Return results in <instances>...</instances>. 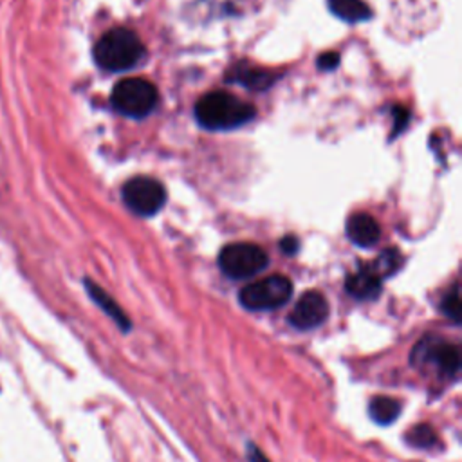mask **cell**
Instances as JSON below:
<instances>
[{
    "mask_svg": "<svg viewBox=\"0 0 462 462\" xmlns=\"http://www.w3.org/2000/svg\"><path fill=\"white\" fill-rule=\"evenodd\" d=\"M254 106L227 92H209L195 105L197 121L208 130H231L254 117Z\"/></svg>",
    "mask_w": 462,
    "mask_h": 462,
    "instance_id": "6da1fadb",
    "label": "cell"
},
{
    "mask_svg": "<svg viewBox=\"0 0 462 462\" xmlns=\"http://www.w3.org/2000/svg\"><path fill=\"white\" fill-rule=\"evenodd\" d=\"M144 58V45L139 36L126 27L106 31L94 47L96 63L110 72L128 70Z\"/></svg>",
    "mask_w": 462,
    "mask_h": 462,
    "instance_id": "7a4b0ae2",
    "label": "cell"
},
{
    "mask_svg": "<svg viewBox=\"0 0 462 462\" xmlns=\"http://www.w3.org/2000/svg\"><path fill=\"white\" fill-rule=\"evenodd\" d=\"M410 361L415 368L435 370L442 377H453L460 370V350L437 336H424L415 343Z\"/></svg>",
    "mask_w": 462,
    "mask_h": 462,
    "instance_id": "3957f363",
    "label": "cell"
},
{
    "mask_svg": "<svg viewBox=\"0 0 462 462\" xmlns=\"http://www.w3.org/2000/svg\"><path fill=\"white\" fill-rule=\"evenodd\" d=\"M159 94L152 81L143 78H125L112 88V106L128 117L141 119L148 116L157 105Z\"/></svg>",
    "mask_w": 462,
    "mask_h": 462,
    "instance_id": "277c9868",
    "label": "cell"
},
{
    "mask_svg": "<svg viewBox=\"0 0 462 462\" xmlns=\"http://www.w3.org/2000/svg\"><path fill=\"white\" fill-rule=\"evenodd\" d=\"M292 296V282L283 274L251 282L238 292V301L247 310H273L285 305Z\"/></svg>",
    "mask_w": 462,
    "mask_h": 462,
    "instance_id": "5b68a950",
    "label": "cell"
},
{
    "mask_svg": "<svg viewBox=\"0 0 462 462\" xmlns=\"http://www.w3.org/2000/svg\"><path fill=\"white\" fill-rule=\"evenodd\" d=\"M269 263L267 253L251 242H235L226 245L218 254L220 271L233 280H245L260 271H263Z\"/></svg>",
    "mask_w": 462,
    "mask_h": 462,
    "instance_id": "8992f818",
    "label": "cell"
},
{
    "mask_svg": "<svg viewBox=\"0 0 462 462\" xmlns=\"http://www.w3.org/2000/svg\"><path fill=\"white\" fill-rule=\"evenodd\" d=\"M123 200L125 204L137 215L150 217L155 215L166 202L164 186L152 177H132L123 186Z\"/></svg>",
    "mask_w": 462,
    "mask_h": 462,
    "instance_id": "52a82bcc",
    "label": "cell"
},
{
    "mask_svg": "<svg viewBox=\"0 0 462 462\" xmlns=\"http://www.w3.org/2000/svg\"><path fill=\"white\" fill-rule=\"evenodd\" d=\"M330 307L319 291H307L292 307L289 323L298 330H310L319 327L328 318Z\"/></svg>",
    "mask_w": 462,
    "mask_h": 462,
    "instance_id": "ba28073f",
    "label": "cell"
},
{
    "mask_svg": "<svg viewBox=\"0 0 462 462\" xmlns=\"http://www.w3.org/2000/svg\"><path fill=\"white\" fill-rule=\"evenodd\" d=\"M381 285H383V278L374 271L372 265L359 267L357 271L348 274L345 280V291L352 298L361 301L375 300L381 292Z\"/></svg>",
    "mask_w": 462,
    "mask_h": 462,
    "instance_id": "9c48e42d",
    "label": "cell"
},
{
    "mask_svg": "<svg viewBox=\"0 0 462 462\" xmlns=\"http://www.w3.org/2000/svg\"><path fill=\"white\" fill-rule=\"evenodd\" d=\"M346 235L359 247H372L381 236L377 220L368 213H354L346 220Z\"/></svg>",
    "mask_w": 462,
    "mask_h": 462,
    "instance_id": "30bf717a",
    "label": "cell"
},
{
    "mask_svg": "<svg viewBox=\"0 0 462 462\" xmlns=\"http://www.w3.org/2000/svg\"><path fill=\"white\" fill-rule=\"evenodd\" d=\"M85 289L88 292V296L92 298V301L123 330L128 332L132 328V321L130 318L125 314V310L117 305V301L99 285H96L92 280H85Z\"/></svg>",
    "mask_w": 462,
    "mask_h": 462,
    "instance_id": "8fae6325",
    "label": "cell"
},
{
    "mask_svg": "<svg viewBox=\"0 0 462 462\" xmlns=\"http://www.w3.org/2000/svg\"><path fill=\"white\" fill-rule=\"evenodd\" d=\"M401 411H402L401 401L388 397V395H377L368 404L370 419L381 426H388V424L395 422L397 417L401 415Z\"/></svg>",
    "mask_w": 462,
    "mask_h": 462,
    "instance_id": "7c38bea8",
    "label": "cell"
},
{
    "mask_svg": "<svg viewBox=\"0 0 462 462\" xmlns=\"http://www.w3.org/2000/svg\"><path fill=\"white\" fill-rule=\"evenodd\" d=\"M328 5L337 18L348 23L365 22L372 16V9L365 0H328Z\"/></svg>",
    "mask_w": 462,
    "mask_h": 462,
    "instance_id": "4fadbf2b",
    "label": "cell"
},
{
    "mask_svg": "<svg viewBox=\"0 0 462 462\" xmlns=\"http://www.w3.org/2000/svg\"><path fill=\"white\" fill-rule=\"evenodd\" d=\"M231 78H233V81H236V83H240L247 88H253V90H263L274 81V78L269 72L260 70V69H253L249 65L235 67Z\"/></svg>",
    "mask_w": 462,
    "mask_h": 462,
    "instance_id": "5bb4252c",
    "label": "cell"
},
{
    "mask_svg": "<svg viewBox=\"0 0 462 462\" xmlns=\"http://www.w3.org/2000/svg\"><path fill=\"white\" fill-rule=\"evenodd\" d=\"M406 442L417 449H430L437 444V433L430 424H417L408 431Z\"/></svg>",
    "mask_w": 462,
    "mask_h": 462,
    "instance_id": "9a60e30c",
    "label": "cell"
},
{
    "mask_svg": "<svg viewBox=\"0 0 462 462\" xmlns=\"http://www.w3.org/2000/svg\"><path fill=\"white\" fill-rule=\"evenodd\" d=\"M401 263H402V256L397 249H384L372 267L381 278H384V276H392L401 267Z\"/></svg>",
    "mask_w": 462,
    "mask_h": 462,
    "instance_id": "2e32d148",
    "label": "cell"
},
{
    "mask_svg": "<svg viewBox=\"0 0 462 462\" xmlns=\"http://www.w3.org/2000/svg\"><path fill=\"white\" fill-rule=\"evenodd\" d=\"M440 310L453 323H460V291L457 283L440 300Z\"/></svg>",
    "mask_w": 462,
    "mask_h": 462,
    "instance_id": "e0dca14e",
    "label": "cell"
},
{
    "mask_svg": "<svg viewBox=\"0 0 462 462\" xmlns=\"http://www.w3.org/2000/svg\"><path fill=\"white\" fill-rule=\"evenodd\" d=\"M339 63V54L337 52H323L319 58H318V67L323 69V70H332L336 69Z\"/></svg>",
    "mask_w": 462,
    "mask_h": 462,
    "instance_id": "ac0fdd59",
    "label": "cell"
},
{
    "mask_svg": "<svg viewBox=\"0 0 462 462\" xmlns=\"http://www.w3.org/2000/svg\"><path fill=\"white\" fill-rule=\"evenodd\" d=\"M245 455H247V460H249V462H271V460L265 457V453H263L258 446H254L253 442L247 444Z\"/></svg>",
    "mask_w": 462,
    "mask_h": 462,
    "instance_id": "d6986e66",
    "label": "cell"
},
{
    "mask_svg": "<svg viewBox=\"0 0 462 462\" xmlns=\"http://www.w3.org/2000/svg\"><path fill=\"white\" fill-rule=\"evenodd\" d=\"M393 119H395V128H393V135L397 134V132H401L404 126H406V123H408V110L406 108H402V106H397L395 110H393Z\"/></svg>",
    "mask_w": 462,
    "mask_h": 462,
    "instance_id": "ffe728a7",
    "label": "cell"
},
{
    "mask_svg": "<svg viewBox=\"0 0 462 462\" xmlns=\"http://www.w3.org/2000/svg\"><path fill=\"white\" fill-rule=\"evenodd\" d=\"M280 247L285 254H294L300 247V242L296 236H283V240L280 242Z\"/></svg>",
    "mask_w": 462,
    "mask_h": 462,
    "instance_id": "44dd1931",
    "label": "cell"
}]
</instances>
